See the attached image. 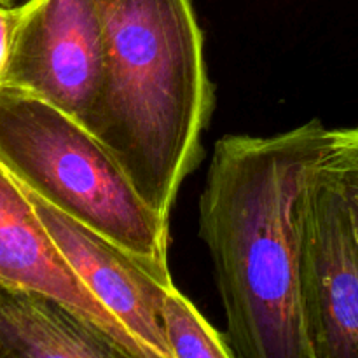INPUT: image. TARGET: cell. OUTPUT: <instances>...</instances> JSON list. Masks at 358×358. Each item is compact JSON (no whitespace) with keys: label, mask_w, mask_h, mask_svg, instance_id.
I'll return each mask as SVG.
<instances>
[{"label":"cell","mask_w":358,"mask_h":358,"mask_svg":"<svg viewBox=\"0 0 358 358\" xmlns=\"http://www.w3.org/2000/svg\"><path fill=\"white\" fill-rule=\"evenodd\" d=\"M318 119L213 149L199 198L233 358H313L299 292L301 196L320 159Z\"/></svg>","instance_id":"cell-1"},{"label":"cell","mask_w":358,"mask_h":358,"mask_svg":"<svg viewBox=\"0 0 358 358\" xmlns=\"http://www.w3.org/2000/svg\"><path fill=\"white\" fill-rule=\"evenodd\" d=\"M105 66L91 133L170 220L213 105L191 0H96Z\"/></svg>","instance_id":"cell-2"},{"label":"cell","mask_w":358,"mask_h":358,"mask_svg":"<svg viewBox=\"0 0 358 358\" xmlns=\"http://www.w3.org/2000/svg\"><path fill=\"white\" fill-rule=\"evenodd\" d=\"M0 163L24 189L152 264L168 268V222L114 154L49 101L0 86Z\"/></svg>","instance_id":"cell-3"},{"label":"cell","mask_w":358,"mask_h":358,"mask_svg":"<svg viewBox=\"0 0 358 358\" xmlns=\"http://www.w3.org/2000/svg\"><path fill=\"white\" fill-rule=\"evenodd\" d=\"M103 66L96 0H27L3 84L49 101L91 131Z\"/></svg>","instance_id":"cell-4"},{"label":"cell","mask_w":358,"mask_h":358,"mask_svg":"<svg viewBox=\"0 0 358 358\" xmlns=\"http://www.w3.org/2000/svg\"><path fill=\"white\" fill-rule=\"evenodd\" d=\"M299 217V292L311 353L358 358V240L341 196L318 166Z\"/></svg>","instance_id":"cell-5"},{"label":"cell","mask_w":358,"mask_h":358,"mask_svg":"<svg viewBox=\"0 0 358 358\" xmlns=\"http://www.w3.org/2000/svg\"><path fill=\"white\" fill-rule=\"evenodd\" d=\"M70 268L142 346L147 358H171L161 306L173 287L170 268L152 264L24 189Z\"/></svg>","instance_id":"cell-6"},{"label":"cell","mask_w":358,"mask_h":358,"mask_svg":"<svg viewBox=\"0 0 358 358\" xmlns=\"http://www.w3.org/2000/svg\"><path fill=\"white\" fill-rule=\"evenodd\" d=\"M0 283L41 290L121 343L131 358L142 346L79 280L38 217L23 185L0 163Z\"/></svg>","instance_id":"cell-7"},{"label":"cell","mask_w":358,"mask_h":358,"mask_svg":"<svg viewBox=\"0 0 358 358\" xmlns=\"http://www.w3.org/2000/svg\"><path fill=\"white\" fill-rule=\"evenodd\" d=\"M124 357L121 343L56 297L0 283V358Z\"/></svg>","instance_id":"cell-8"},{"label":"cell","mask_w":358,"mask_h":358,"mask_svg":"<svg viewBox=\"0 0 358 358\" xmlns=\"http://www.w3.org/2000/svg\"><path fill=\"white\" fill-rule=\"evenodd\" d=\"M161 320L171 358H233L226 336H220L175 285L164 296Z\"/></svg>","instance_id":"cell-9"},{"label":"cell","mask_w":358,"mask_h":358,"mask_svg":"<svg viewBox=\"0 0 358 358\" xmlns=\"http://www.w3.org/2000/svg\"><path fill=\"white\" fill-rule=\"evenodd\" d=\"M317 166L341 196L358 240V126L327 129Z\"/></svg>","instance_id":"cell-10"},{"label":"cell","mask_w":358,"mask_h":358,"mask_svg":"<svg viewBox=\"0 0 358 358\" xmlns=\"http://www.w3.org/2000/svg\"><path fill=\"white\" fill-rule=\"evenodd\" d=\"M24 10H27V0L20 3L0 2V86L3 84L10 52H13L14 37L23 20Z\"/></svg>","instance_id":"cell-11"},{"label":"cell","mask_w":358,"mask_h":358,"mask_svg":"<svg viewBox=\"0 0 358 358\" xmlns=\"http://www.w3.org/2000/svg\"><path fill=\"white\" fill-rule=\"evenodd\" d=\"M0 2H9L10 3V2H16V0H0Z\"/></svg>","instance_id":"cell-12"}]
</instances>
